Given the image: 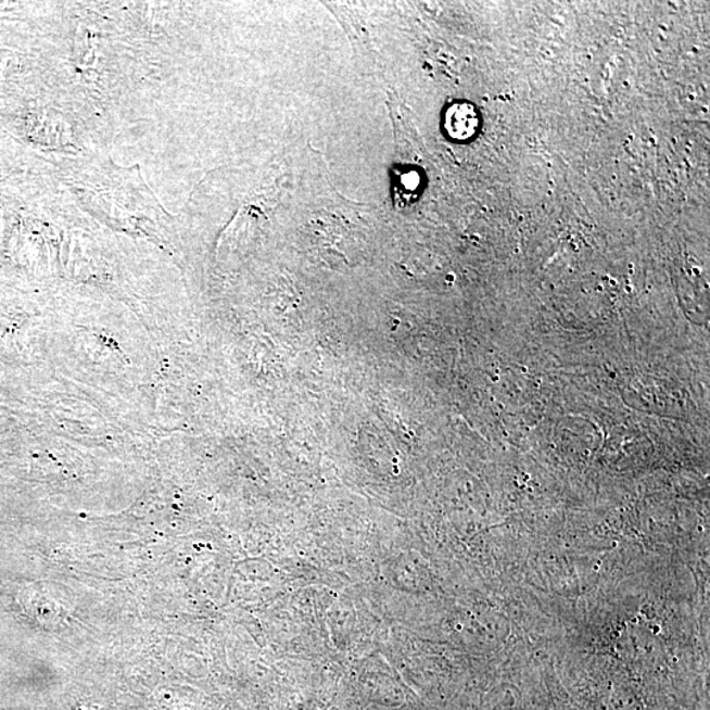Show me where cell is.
Here are the masks:
<instances>
[{"label": "cell", "mask_w": 710, "mask_h": 710, "mask_svg": "<svg viewBox=\"0 0 710 710\" xmlns=\"http://www.w3.org/2000/svg\"><path fill=\"white\" fill-rule=\"evenodd\" d=\"M479 116L469 103H456L446 111L445 129L453 140L466 141L477 134Z\"/></svg>", "instance_id": "obj_1"}]
</instances>
